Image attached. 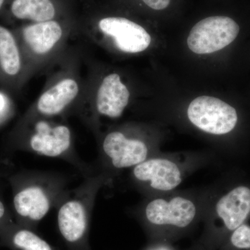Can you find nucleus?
<instances>
[{"label": "nucleus", "instance_id": "1", "mask_svg": "<svg viewBox=\"0 0 250 250\" xmlns=\"http://www.w3.org/2000/svg\"><path fill=\"white\" fill-rule=\"evenodd\" d=\"M95 189V180L91 181L59 207V231L72 250H81L86 246Z\"/></svg>", "mask_w": 250, "mask_h": 250}, {"label": "nucleus", "instance_id": "13", "mask_svg": "<svg viewBox=\"0 0 250 250\" xmlns=\"http://www.w3.org/2000/svg\"><path fill=\"white\" fill-rule=\"evenodd\" d=\"M62 28L54 21L36 22L23 28L22 38L24 43L36 54L50 52L62 39Z\"/></svg>", "mask_w": 250, "mask_h": 250}, {"label": "nucleus", "instance_id": "14", "mask_svg": "<svg viewBox=\"0 0 250 250\" xmlns=\"http://www.w3.org/2000/svg\"><path fill=\"white\" fill-rule=\"evenodd\" d=\"M22 52L14 34L0 25V78L16 81L22 71Z\"/></svg>", "mask_w": 250, "mask_h": 250}, {"label": "nucleus", "instance_id": "7", "mask_svg": "<svg viewBox=\"0 0 250 250\" xmlns=\"http://www.w3.org/2000/svg\"><path fill=\"white\" fill-rule=\"evenodd\" d=\"M103 149L116 168L135 167L147 160L148 148L146 143L141 140L129 139L120 131L106 135Z\"/></svg>", "mask_w": 250, "mask_h": 250}, {"label": "nucleus", "instance_id": "16", "mask_svg": "<svg viewBox=\"0 0 250 250\" xmlns=\"http://www.w3.org/2000/svg\"><path fill=\"white\" fill-rule=\"evenodd\" d=\"M0 235L4 243L15 250H54L47 241L29 229L7 226Z\"/></svg>", "mask_w": 250, "mask_h": 250}, {"label": "nucleus", "instance_id": "18", "mask_svg": "<svg viewBox=\"0 0 250 250\" xmlns=\"http://www.w3.org/2000/svg\"><path fill=\"white\" fill-rule=\"evenodd\" d=\"M145 4L154 10L165 9L169 6L170 0H143Z\"/></svg>", "mask_w": 250, "mask_h": 250}, {"label": "nucleus", "instance_id": "2", "mask_svg": "<svg viewBox=\"0 0 250 250\" xmlns=\"http://www.w3.org/2000/svg\"><path fill=\"white\" fill-rule=\"evenodd\" d=\"M239 31V26L231 18H207L192 27L188 38V45L195 54L213 53L231 44Z\"/></svg>", "mask_w": 250, "mask_h": 250}, {"label": "nucleus", "instance_id": "8", "mask_svg": "<svg viewBox=\"0 0 250 250\" xmlns=\"http://www.w3.org/2000/svg\"><path fill=\"white\" fill-rule=\"evenodd\" d=\"M52 205V193L42 184H29L16 192L14 206L21 218L31 223L41 221Z\"/></svg>", "mask_w": 250, "mask_h": 250}, {"label": "nucleus", "instance_id": "4", "mask_svg": "<svg viewBox=\"0 0 250 250\" xmlns=\"http://www.w3.org/2000/svg\"><path fill=\"white\" fill-rule=\"evenodd\" d=\"M99 29L111 38L117 48L125 53H139L150 45L151 36L147 31L126 18H103L99 22Z\"/></svg>", "mask_w": 250, "mask_h": 250}, {"label": "nucleus", "instance_id": "20", "mask_svg": "<svg viewBox=\"0 0 250 250\" xmlns=\"http://www.w3.org/2000/svg\"><path fill=\"white\" fill-rule=\"evenodd\" d=\"M149 250H171L170 249H169L168 248H167V247L166 246H158L155 247V248H152V249Z\"/></svg>", "mask_w": 250, "mask_h": 250}, {"label": "nucleus", "instance_id": "21", "mask_svg": "<svg viewBox=\"0 0 250 250\" xmlns=\"http://www.w3.org/2000/svg\"><path fill=\"white\" fill-rule=\"evenodd\" d=\"M5 1H6V0H0V11H1L3 6H4Z\"/></svg>", "mask_w": 250, "mask_h": 250}, {"label": "nucleus", "instance_id": "5", "mask_svg": "<svg viewBox=\"0 0 250 250\" xmlns=\"http://www.w3.org/2000/svg\"><path fill=\"white\" fill-rule=\"evenodd\" d=\"M196 215L193 202L182 197H175L170 201L156 199L148 204L146 218L156 226H171L185 228L192 223Z\"/></svg>", "mask_w": 250, "mask_h": 250}, {"label": "nucleus", "instance_id": "15", "mask_svg": "<svg viewBox=\"0 0 250 250\" xmlns=\"http://www.w3.org/2000/svg\"><path fill=\"white\" fill-rule=\"evenodd\" d=\"M11 12L16 19L36 22L52 21L55 16L50 0H13Z\"/></svg>", "mask_w": 250, "mask_h": 250}, {"label": "nucleus", "instance_id": "11", "mask_svg": "<svg viewBox=\"0 0 250 250\" xmlns=\"http://www.w3.org/2000/svg\"><path fill=\"white\" fill-rule=\"evenodd\" d=\"M217 214L225 228L233 231L244 223L250 213V189L238 187L220 199L216 205Z\"/></svg>", "mask_w": 250, "mask_h": 250}, {"label": "nucleus", "instance_id": "12", "mask_svg": "<svg viewBox=\"0 0 250 250\" xmlns=\"http://www.w3.org/2000/svg\"><path fill=\"white\" fill-rule=\"evenodd\" d=\"M79 85L72 78L64 79L46 90L39 99L36 108L42 116L60 114L78 95Z\"/></svg>", "mask_w": 250, "mask_h": 250}, {"label": "nucleus", "instance_id": "3", "mask_svg": "<svg viewBox=\"0 0 250 250\" xmlns=\"http://www.w3.org/2000/svg\"><path fill=\"white\" fill-rule=\"evenodd\" d=\"M192 124L205 132L214 135L229 133L236 126V109L218 98L201 96L192 100L188 108Z\"/></svg>", "mask_w": 250, "mask_h": 250}, {"label": "nucleus", "instance_id": "6", "mask_svg": "<svg viewBox=\"0 0 250 250\" xmlns=\"http://www.w3.org/2000/svg\"><path fill=\"white\" fill-rule=\"evenodd\" d=\"M29 147L39 155L47 157H62L66 155L72 146V133L64 125L52 126L41 121L29 141Z\"/></svg>", "mask_w": 250, "mask_h": 250}, {"label": "nucleus", "instance_id": "19", "mask_svg": "<svg viewBox=\"0 0 250 250\" xmlns=\"http://www.w3.org/2000/svg\"><path fill=\"white\" fill-rule=\"evenodd\" d=\"M6 214V208L4 204L0 200V233L4 231L5 228L7 226L4 225V216Z\"/></svg>", "mask_w": 250, "mask_h": 250}, {"label": "nucleus", "instance_id": "9", "mask_svg": "<svg viewBox=\"0 0 250 250\" xmlns=\"http://www.w3.org/2000/svg\"><path fill=\"white\" fill-rule=\"evenodd\" d=\"M133 173L140 182H149L156 190H173L182 182V173L175 163L168 159H151L135 166Z\"/></svg>", "mask_w": 250, "mask_h": 250}, {"label": "nucleus", "instance_id": "17", "mask_svg": "<svg viewBox=\"0 0 250 250\" xmlns=\"http://www.w3.org/2000/svg\"><path fill=\"white\" fill-rule=\"evenodd\" d=\"M231 234V244L239 250L250 249V227L246 224H242L233 230Z\"/></svg>", "mask_w": 250, "mask_h": 250}, {"label": "nucleus", "instance_id": "10", "mask_svg": "<svg viewBox=\"0 0 250 250\" xmlns=\"http://www.w3.org/2000/svg\"><path fill=\"white\" fill-rule=\"evenodd\" d=\"M129 91L116 73L104 78L96 98L97 111L103 116L118 118L129 103Z\"/></svg>", "mask_w": 250, "mask_h": 250}]
</instances>
